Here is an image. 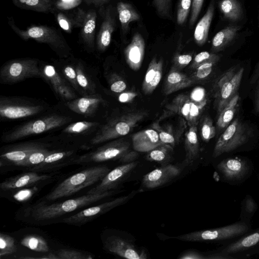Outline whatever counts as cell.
<instances>
[{
	"label": "cell",
	"mask_w": 259,
	"mask_h": 259,
	"mask_svg": "<svg viewBox=\"0 0 259 259\" xmlns=\"http://www.w3.org/2000/svg\"><path fill=\"white\" fill-rule=\"evenodd\" d=\"M75 70L78 85L85 91L93 92L94 91V88H93L92 83L84 73L81 64L78 63L76 65Z\"/></svg>",
	"instance_id": "cell-49"
},
{
	"label": "cell",
	"mask_w": 259,
	"mask_h": 259,
	"mask_svg": "<svg viewBox=\"0 0 259 259\" xmlns=\"http://www.w3.org/2000/svg\"><path fill=\"white\" fill-rule=\"evenodd\" d=\"M207 103L206 99L197 102L190 96L180 94L166 106L167 112L181 116L190 127L197 125L200 115Z\"/></svg>",
	"instance_id": "cell-11"
},
{
	"label": "cell",
	"mask_w": 259,
	"mask_h": 259,
	"mask_svg": "<svg viewBox=\"0 0 259 259\" xmlns=\"http://www.w3.org/2000/svg\"><path fill=\"white\" fill-rule=\"evenodd\" d=\"M192 60L191 54H177L174 58L172 68L180 70L187 66Z\"/></svg>",
	"instance_id": "cell-52"
},
{
	"label": "cell",
	"mask_w": 259,
	"mask_h": 259,
	"mask_svg": "<svg viewBox=\"0 0 259 259\" xmlns=\"http://www.w3.org/2000/svg\"><path fill=\"white\" fill-rule=\"evenodd\" d=\"M244 68L234 66L225 72L213 87L214 106L218 114L237 94Z\"/></svg>",
	"instance_id": "cell-6"
},
{
	"label": "cell",
	"mask_w": 259,
	"mask_h": 259,
	"mask_svg": "<svg viewBox=\"0 0 259 259\" xmlns=\"http://www.w3.org/2000/svg\"><path fill=\"white\" fill-rule=\"evenodd\" d=\"M146 115L144 111H134L110 120L98 131L90 144L97 145L127 135Z\"/></svg>",
	"instance_id": "cell-5"
},
{
	"label": "cell",
	"mask_w": 259,
	"mask_h": 259,
	"mask_svg": "<svg viewBox=\"0 0 259 259\" xmlns=\"http://www.w3.org/2000/svg\"><path fill=\"white\" fill-rule=\"evenodd\" d=\"M58 259H92L93 256L80 251L61 249L57 253Z\"/></svg>",
	"instance_id": "cell-47"
},
{
	"label": "cell",
	"mask_w": 259,
	"mask_h": 259,
	"mask_svg": "<svg viewBox=\"0 0 259 259\" xmlns=\"http://www.w3.org/2000/svg\"><path fill=\"white\" fill-rule=\"evenodd\" d=\"M256 104L258 110L259 111V83L257 85V88L256 91Z\"/></svg>",
	"instance_id": "cell-62"
},
{
	"label": "cell",
	"mask_w": 259,
	"mask_h": 259,
	"mask_svg": "<svg viewBox=\"0 0 259 259\" xmlns=\"http://www.w3.org/2000/svg\"><path fill=\"white\" fill-rule=\"evenodd\" d=\"M172 147L166 144H161L147 152L146 159L162 165L169 164L172 159Z\"/></svg>",
	"instance_id": "cell-34"
},
{
	"label": "cell",
	"mask_w": 259,
	"mask_h": 259,
	"mask_svg": "<svg viewBox=\"0 0 259 259\" xmlns=\"http://www.w3.org/2000/svg\"><path fill=\"white\" fill-rule=\"evenodd\" d=\"M42 147L35 143H28L13 147L1 155V163L4 162L18 166L33 151Z\"/></svg>",
	"instance_id": "cell-23"
},
{
	"label": "cell",
	"mask_w": 259,
	"mask_h": 259,
	"mask_svg": "<svg viewBox=\"0 0 259 259\" xmlns=\"http://www.w3.org/2000/svg\"><path fill=\"white\" fill-rule=\"evenodd\" d=\"M204 0H193L191 7V14L190 25L193 26L200 12Z\"/></svg>",
	"instance_id": "cell-54"
},
{
	"label": "cell",
	"mask_w": 259,
	"mask_h": 259,
	"mask_svg": "<svg viewBox=\"0 0 259 259\" xmlns=\"http://www.w3.org/2000/svg\"><path fill=\"white\" fill-rule=\"evenodd\" d=\"M239 100V96L237 93L219 113L217 121L218 129H224L230 124L236 112Z\"/></svg>",
	"instance_id": "cell-32"
},
{
	"label": "cell",
	"mask_w": 259,
	"mask_h": 259,
	"mask_svg": "<svg viewBox=\"0 0 259 259\" xmlns=\"http://www.w3.org/2000/svg\"><path fill=\"white\" fill-rule=\"evenodd\" d=\"M57 21L60 27L67 33H70L77 28L75 14L66 11H55Z\"/></svg>",
	"instance_id": "cell-37"
},
{
	"label": "cell",
	"mask_w": 259,
	"mask_h": 259,
	"mask_svg": "<svg viewBox=\"0 0 259 259\" xmlns=\"http://www.w3.org/2000/svg\"><path fill=\"white\" fill-rule=\"evenodd\" d=\"M8 24L13 31L24 40L32 39L46 44L60 56H66L70 52V48L62 33L55 27L32 25L22 30L16 25L12 17L8 18Z\"/></svg>",
	"instance_id": "cell-3"
},
{
	"label": "cell",
	"mask_w": 259,
	"mask_h": 259,
	"mask_svg": "<svg viewBox=\"0 0 259 259\" xmlns=\"http://www.w3.org/2000/svg\"><path fill=\"white\" fill-rule=\"evenodd\" d=\"M219 60L220 56L214 53L206 51L201 52L195 56L191 67L196 69L203 64L210 62L216 64Z\"/></svg>",
	"instance_id": "cell-44"
},
{
	"label": "cell",
	"mask_w": 259,
	"mask_h": 259,
	"mask_svg": "<svg viewBox=\"0 0 259 259\" xmlns=\"http://www.w3.org/2000/svg\"><path fill=\"white\" fill-rule=\"evenodd\" d=\"M193 0H179L177 13V22L179 25L184 24L188 17Z\"/></svg>",
	"instance_id": "cell-46"
},
{
	"label": "cell",
	"mask_w": 259,
	"mask_h": 259,
	"mask_svg": "<svg viewBox=\"0 0 259 259\" xmlns=\"http://www.w3.org/2000/svg\"><path fill=\"white\" fill-rule=\"evenodd\" d=\"M42 73L43 76L52 84L55 92L59 86L66 84L52 65H46L44 68Z\"/></svg>",
	"instance_id": "cell-40"
},
{
	"label": "cell",
	"mask_w": 259,
	"mask_h": 259,
	"mask_svg": "<svg viewBox=\"0 0 259 259\" xmlns=\"http://www.w3.org/2000/svg\"><path fill=\"white\" fill-rule=\"evenodd\" d=\"M219 7L224 17L230 21H238L242 16V9L237 0H221Z\"/></svg>",
	"instance_id": "cell-35"
},
{
	"label": "cell",
	"mask_w": 259,
	"mask_h": 259,
	"mask_svg": "<svg viewBox=\"0 0 259 259\" xmlns=\"http://www.w3.org/2000/svg\"><path fill=\"white\" fill-rule=\"evenodd\" d=\"M73 153L72 151H59V152H52L49 154L45 159L44 161L41 163L34 166L33 169L34 170H42L45 168H49L71 155Z\"/></svg>",
	"instance_id": "cell-38"
},
{
	"label": "cell",
	"mask_w": 259,
	"mask_h": 259,
	"mask_svg": "<svg viewBox=\"0 0 259 259\" xmlns=\"http://www.w3.org/2000/svg\"><path fill=\"white\" fill-rule=\"evenodd\" d=\"M200 90L199 89H195L191 94L190 97L194 101L199 102L204 100L205 98L201 97L199 95L200 93Z\"/></svg>",
	"instance_id": "cell-61"
},
{
	"label": "cell",
	"mask_w": 259,
	"mask_h": 259,
	"mask_svg": "<svg viewBox=\"0 0 259 259\" xmlns=\"http://www.w3.org/2000/svg\"><path fill=\"white\" fill-rule=\"evenodd\" d=\"M138 152L132 151L129 142L118 139L105 144L95 150L84 154L76 160L77 163L100 162L108 160H118L123 163L134 161Z\"/></svg>",
	"instance_id": "cell-4"
},
{
	"label": "cell",
	"mask_w": 259,
	"mask_h": 259,
	"mask_svg": "<svg viewBox=\"0 0 259 259\" xmlns=\"http://www.w3.org/2000/svg\"><path fill=\"white\" fill-rule=\"evenodd\" d=\"M132 141L134 150L138 152H148L163 144L159 139L157 132L153 128L135 133L132 136Z\"/></svg>",
	"instance_id": "cell-20"
},
{
	"label": "cell",
	"mask_w": 259,
	"mask_h": 259,
	"mask_svg": "<svg viewBox=\"0 0 259 259\" xmlns=\"http://www.w3.org/2000/svg\"><path fill=\"white\" fill-rule=\"evenodd\" d=\"M110 0H83V2L88 6L101 7Z\"/></svg>",
	"instance_id": "cell-60"
},
{
	"label": "cell",
	"mask_w": 259,
	"mask_h": 259,
	"mask_svg": "<svg viewBox=\"0 0 259 259\" xmlns=\"http://www.w3.org/2000/svg\"><path fill=\"white\" fill-rule=\"evenodd\" d=\"M136 96L137 94L135 92H125L120 95V96L118 97V100L120 102H128L133 100Z\"/></svg>",
	"instance_id": "cell-59"
},
{
	"label": "cell",
	"mask_w": 259,
	"mask_h": 259,
	"mask_svg": "<svg viewBox=\"0 0 259 259\" xmlns=\"http://www.w3.org/2000/svg\"><path fill=\"white\" fill-rule=\"evenodd\" d=\"M117 11L121 29L124 33L127 32L131 22L138 21L140 18L139 14L128 3L118 2L117 4Z\"/></svg>",
	"instance_id": "cell-31"
},
{
	"label": "cell",
	"mask_w": 259,
	"mask_h": 259,
	"mask_svg": "<svg viewBox=\"0 0 259 259\" xmlns=\"http://www.w3.org/2000/svg\"><path fill=\"white\" fill-rule=\"evenodd\" d=\"M215 64L211 62L206 63L196 68L192 78L194 81L202 80L207 78L211 73Z\"/></svg>",
	"instance_id": "cell-48"
},
{
	"label": "cell",
	"mask_w": 259,
	"mask_h": 259,
	"mask_svg": "<svg viewBox=\"0 0 259 259\" xmlns=\"http://www.w3.org/2000/svg\"><path fill=\"white\" fill-rule=\"evenodd\" d=\"M21 244L35 251L46 252L49 250V247L45 239L36 235H29L25 236L22 239Z\"/></svg>",
	"instance_id": "cell-36"
},
{
	"label": "cell",
	"mask_w": 259,
	"mask_h": 259,
	"mask_svg": "<svg viewBox=\"0 0 259 259\" xmlns=\"http://www.w3.org/2000/svg\"><path fill=\"white\" fill-rule=\"evenodd\" d=\"M103 99L99 95L85 96L71 100L66 105L71 111L85 116L93 114L97 110Z\"/></svg>",
	"instance_id": "cell-24"
},
{
	"label": "cell",
	"mask_w": 259,
	"mask_h": 259,
	"mask_svg": "<svg viewBox=\"0 0 259 259\" xmlns=\"http://www.w3.org/2000/svg\"><path fill=\"white\" fill-rule=\"evenodd\" d=\"M240 29V26H230L218 32L212 39L211 50L218 52L224 50L235 38Z\"/></svg>",
	"instance_id": "cell-29"
},
{
	"label": "cell",
	"mask_w": 259,
	"mask_h": 259,
	"mask_svg": "<svg viewBox=\"0 0 259 259\" xmlns=\"http://www.w3.org/2000/svg\"><path fill=\"white\" fill-rule=\"evenodd\" d=\"M180 259H204L208 258L207 256L194 250H188L183 252L179 257Z\"/></svg>",
	"instance_id": "cell-58"
},
{
	"label": "cell",
	"mask_w": 259,
	"mask_h": 259,
	"mask_svg": "<svg viewBox=\"0 0 259 259\" xmlns=\"http://www.w3.org/2000/svg\"><path fill=\"white\" fill-rule=\"evenodd\" d=\"M74 14L77 28L80 29V37L82 43L89 50H93L97 18L96 11L93 9L85 10L78 8Z\"/></svg>",
	"instance_id": "cell-14"
},
{
	"label": "cell",
	"mask_w": 259,
	"mask_h": 259,
	"mask_svg": "<svg viewBox=\"0 0 259 259\" xmlns=\"http://www.w3.org/2000/svg\"><path fill=\"white\" fill-rule=\"evenodd\" d=\"M113 193V191H110L95 194L87 193L60 203L49 205L39 204L32 208L31 216L36 221L54 219L103 199Z\"/></svg>",
	"instance_id": "cell-1"
},
{
	"label": "cell",
	"mask_w": 259,
	"mask_h": 259,
	"mask_svg": "<svg viewBox=\"0 0 259 259\" xmlns=\"http://www.w3.org/2000/svg\"><path fill=\"white\" fill-rule=\"evenodd\" d=\"M98 123L90 121H78L67 126L63 132L68 134H82L98 125Z\"/></svg>",
	"instance_id": "cell-43"
},
{
	"label": "cell",
	"mask_w": 259,
	"mask_h": 259,
	"mask_svg": "<svg viewBox=\"0 0 259 259\" xmlns=\"http://www.w3.org/2000/svg\"><path fill=\"white\" fill-rule=\"evenodd\" d=\"M83 1V0H57L54 4V11L70 10L77 8Z\"/></svg>",
	"instance_id": "cell-50"
},
{
	"label": "cell",
	"mask_w": 259,
	"mask_h": 259,
	"mask_svg": "<svg viewBox=\"0 0 259 259\" xmlns=\"http://www.w3.org/2000/svg\"><path fill=\"white\" fill-rule=\"evenodd\" d=\"M56 92L62 99L66 100L71 101L74 99L75 97L73 91L66 84H64L59 86L57 88Z\"/></svg>",
	"instance_id": "cell-55"
},
{
	"label": "cell",
	"mask_w": 259,
	"mask_h": 259,
	"mask_svg": "<svg viewBox=\"0 0 259 259\" xmlns=\"http://www.w3.org/2000/svg\"><path fill=\"white\" fill-rule=\"evenodd\" d=\"M16 246L14 239L4 233L0 234V257L10 255L16 252Z\"/></svg>",
	"instance_id": "cell-41"
},
{
	"label": "cell",
	"mask_w": 259,
	"mask_h": 259,
	"mask_svg": "<svg viewBox=\"0 0 259 259\" xmlns=\"http://www.w3.org/2000/svg\"><path fill=\"white\" fill-rule=\"evenodd\" d=\"M145 46L143 37L140 33H136L124 50L126 63L135 71L138 70L141 66L144 57Z\"/></svg>",
	"instance_id": "cell-19"
},
{
	"label": "cell",
	"mask_w": 259,
	"mask_h": 259,
	"mask_svg": "<svg viewBox=\"0 0 259 259\" xmlns=\"http://www.w3.org/2000/svg\"><path fill=\"white\" fill-rule=\"evenodd\" d=\"M63 73L66 78L71 82L74 89L77 90L79 86L77 81L76 70L71 66H66L63 69Z\"/></svg>",
	"instance_id": "cell-56"
},
{
	"label": "cell",
	"mask_w": 259,
	"mask_h": 259,
	"mask_svg": "<svg viewBox=\"0 0 259 259\" xmlns=\"http://www.w3.org/2000/svg\"><path fill=\"white\" fill-rule=\"evenodd\" d=\"M248 230V226L245 223L239 222L218 228L195 231L175 238L189 242L220 241L242 235Z\"/></svg>",
	"instance_id": "cell-10"
},
{
	"label": "cell",
	"mask_w": 259,
	"mask_h": 259,
	"mask_svg": "<svg viewBox=\"0 0 259 259\" xmlns=\"http://www.w3.org/2000/svg\"><path fill=\"white\" fill-rule=\"evenodd\" d=\"M46 1H49L52 3H53V4L55 3V2L57 1V0H46Z\"/></svg>",
	"instance_id": "cell-63"
},
{
	"label": "cell",
	"mask_w": 259,
	"mask_h": 259,
	"mask_svg": "<svg viewBox=\"0 0 259 259\" xmlns=\"http://www.w3.org/2000/svg\"><path fill=\"white\" fill-rule=\"evenodd\" d=\"M50 177L46 175H39L34 172H29L18 175L8 179L0 184L3 190H12L33 185L46 181Z\"/></svg>",
	"instance_id": "cell-21"
},
{
	"label": "cell",
	"mask_w": 259,
	"mask_h": 259,
	"mask_svg": "<svg viewBox=\"0 0 259 259\" xmlns=\"http://www.w3.org/2000/svg\"><path fill=\"white\" fill-rule=\"evenodd\" d=\"M197 125L189 127L185 134V149L186 152L185 161L191 163L197 158L199 153V143L197 136Z\"/></svg>",
	"instance_id": "cell-28"
},
{
	"label": "cell",
	"mask_w": 259,
	"mask_h": 259,
	"mask_svg": "<svg viewBox=\"0 0 259 259\" xmlns=\"http://www.w3.org/2000/svg\"><path fill=\"white\" fill-rule=\"evenodd\" d=\"M181 169L177 165L167 164L162 165L146 174L142 179L143 187L154 189L171 181L180 175Z\"/></svg>",
	"instance_id": "cell-17"
},
{
	"label": "cell",
	"mask_w": 259,
	"mask_h": 259,
	"mask_svg": "<svg viewBox=\"0 0 259 259\" xmlns=\"http://www.w3.org/2000/svg\"><path fill=\"white\" fill-rule=\"evenodd\" d=\"M215 127L213 125L211 119L208 116H204L200 124V134L202 140L209 141L215 135Z\"/></svg>",
	"instance_id": "cell-42"
},
{
	"label": "cell",
	"mask_w": 259,
	"mask_h": 259,
	"mask_svg": "<svg viewBox=\"0 0 259 259\" xmlns=\"http://www.w3.org/2000/svg\"><path fill=\"white\" fill-rule=\"evenodd\" d=\"M194 82L191 77L182 73L179 70L172 68L166 76L163 92L165 95H168L189 87Z\"/></svg>",
	"instance_id": "cell-25"
},
{
	"label": "cell",
	"mask_w": 259,
	"mask_h": 259,
	"mask_svg": "<svg viewBox=\"0 0 259 259\" xmlns=\"http://www.w3.org/2000/svg\"><path fill=\"white\" fill-rule=\"evenodd\" d=\"M172 0H153V4L159 16L164 18L170 16Z\"/></svg>",
	"instance_id": "cell-51"
},
{
	"label": "cell",
	"mask_w": 259,
	"mask_h": 259,
	"mask_svg": "<svg viewBox=\"0 0 259 259\" xmlns=\"http://www.w3.org/2000/svg\"><path fill=\"white\" fill-rule=\"evenodd\" d=\"M44 107L30 102L9 97L0 99L1 118L17 119L33 116L42 112Z\"/></svg>",
	"instance_id": "cell-12"
},
{
	"label": "cell",
	"mask_w": 259,
	"mask_h": 259,
	"mask_svg": "<svg viewBox=\"0 0 259 259\" xmlns=\"http://www.w3.org/2000/svg\"><path fill=\"white\" fill-rule=\"evenodd\" d=\"M70 119L58 114H51L24 123L9 131L4 136L5 141H14L31 135L41 134L59 127Z\"/></svg>",
	"instance_id": "cell-7"
},
{
	"label": "cell",
	"mask_w": 259,
	"mask_h": 259,
	"mask_svg": "<svg viewBox=\"0 0 259 259\" xmlns=\"http://www.w3.org/2000/svg\"><path fill=\"white\" fill-rule=\"evenodd\" d=\"M106 249L111 253L128 259H147V254L126 239L119 236L109 237L105 243Z\"/></svg>",
	"instance_id": "cell-16"
},
{
	"label": "cell",
	"mask_w": 259,
	"mask_h": 259,
	"mask_svg": "<svg viewBox=\"0 0 259 259\" xmlns=\"http://www.w3.org/2000/svg\"><path fill=\"white\" fill-rule=\"evenodd\" d=\"M110 90L114 93H119L124 91L126 88L125 82L121 79L116 78L110 84Z\"/></svg>",
	"instance_id": "cell-57"
},
{
	"label": "cell",
	"mask_w": 259,
	"mask_h": 259,
	"mask_svg": "<svg viewBox=\"0 0 259 259\" xmlns=\"http://www.w3.org/2000/svg\"><path fill=\"white\" fill-rule=\"evenodd\" d=\"M43 76L35 59H24L10 61L1 68V80L4 83H14L33 77Z\"/></svg>",
	"instance_id": "cell-9"
},
{
	"label": "cell",
	"mask_w": 259,
	"mask_h": 259,
	"mask_svg": "<svg viewBox=\"0 0 259 259\" xmlns=\"http://www.w3.org/2000/svg\"><path fill=\"white\" fill-rule=\"evenodd\" d=\"M53 151L44 148L43 147L40 148L31 153L27 158L18 166H35L42 162L46 157Z\"/></svg>",
	"instance_id": "cell-39"
},
{
	"label": "cell",
	"mask_w": 259,
	"mask_h": 259,
	"mask_svg": "<svg viewBox=\"0 0 259 259\" xmlns=\"http://www.w3.org/2000/svg\"><path fill=\"white\" fill-rule=\"evenodd\" d=\"M137 192V191H133L127 195L120 196L112 200L87 208L75 214L65 218L63 222L66 224L75 225L85 224L113 208L126 203L132 198Z\"/></svg>",
	"instance_id": "cell-13"
},
{
	"label": "cell",
	"mask_w": 259,
	"mask_h": 259,
	"mask_svg": "<svg viewBox=\"0 0 259 259\" xmlns=\"http://www.w3.org/2000/svg\"><path fill=\"white\" fill-rule=\"evenodd\" d=\"M250 135L248 127L239 119L234 120L226 127L215 145L213 157L231 152L245 143Z\"/></svg>",
	"instance_id": "cell-8"
},
{
	"label": "cell",
	"mask_w": 259,
	"mask_h": 259,
	"mask_svg": "<svg viewBox=\"0 0 259 259\" xmlns=\"http://www.w3.org/2000/svg\"><path fill=\"white\" fill-rule=\"evenodd\" d=\"M163 69L162 59L154 57L150 61L142 84V90L146 94L152 93L160 82Z\"/></svg>",
	"instance_id": "cell-22"
},
{
	"label": "cell",
	"mask_w": 259,
	"mask_h": 259,
	"mask_svg": "<svg viewBox=\"0 0 259 259\" xmlns=\"http://www.w3.org/2000/svg\"><path fill=\"white\" fill-rule=\"evenodd\" d=\"M218 170L228 180H238L245 174L247 166L244 161L238 158L223 160L217 166Z\"/></svg>",
	"instance_id": "cell-26"
},
{
	"label": "cell",
	"mask_w": 259,
	"mask_h": 259,
	"mask_svg": "<svg viewBox=\"0 0 259 259\" xmlns=\"http://www.w3.org/2000/svg\"><path fill=\"white\" fill-rule=\"evenodd\" d=\"M153 128L157 132L162 144L169 145L172 147L175 146L178 139L175 137L171 129H164L157 123L153 124Z\"/></svg>",
	"instance_id": "cell-45"
},
{
	"label": "cell",
	"mask_w": 259,
	"mask_h": 259,
	"mask_svg": "<svg viewBox=\"0 0 259 259\" xmlns=\"http://www.w3.org/2000/svg\"><path fill=\"white\" fill-rule=\"evenodd\" d=\"M110 171L106 165L91 167L77 172L59 184L46 196L54 200L72 195L81 189L101 181Z\"/></svg>",
	"instance_id": "cell-2"
},
{
	"label": "cell",
	"mask_w": 259,
	"mask_h": 259,
	"mask_svg": "<svg viewBox=\"0 0 259 259\" xmlns=\"http://www.w3.org/2000/svg\"><path fill=\"white\" fill-rule=\"evenodd\" d=\"M37 190L36 187L21 189L13 195V198L17 201L24 202L29 199Z\"/></svg>",
	"instance_id": "cell-53"
},
{
	"label": "cell",
	"mask_w": 259,
	"mask_h": 259,
	"mask_svg": "<svg viewBox=\"0 0 259 259\" xmlns=\"http://www.w3.org/2000/svg\"><path fill=\"white\" fill-rule=\"evenodd\" d=\"M99 13L102 17V21L96 38L98 50L103 52L109 47L112 35L115 28V20L111 6L106 8L100 7Z\"/></svg>",
	"instance_id": "cell-18"
},
{
	"label": "cell",
	"mask_w": 259,
	"mask_h": 259,
	"mask_svg": "<svg viewBox=\"0 0 259 259\" xmlns=\"http://www.w3.org/2000/svg\"><path fill=\"white\" fill-rule=\"evenodd\" d=\"M138 164V161L123 163L112 170H110L96 186L87 192L88 194H95L112 191L123 182Z\"/></svg>",
	"instance_id": "cell-15"
},
{
	"label": "cell",
	"mask_w": 259,
	"mask_h": 259,
	"mask_svg": "<svg viewBox=\"0 0 259 259\" xmlns=\"http://www.w3.org/2000/svg\"><path fill=\"white\" fill-rule=\"evenodd\" d=\"M214 6L212 1L204 16L197 23L194 33L196 43L199 46L203 45L206 41L210 24L213 16Z\"/></svg>",
	"instance_id": "cell-27"
},
{
	"label": "cell",
	"mask_w": 259,
	"mask_h": 259,
	"mask_svg": "<svg viewBox=\"0 0 259 259\" xmlns=\"http://www.w3.org/2000/svg\"><path fill=\"white\" fill-rule=\"evenodd\" d=\"M14 5L22 9L39 13L53 12L54 4L46 0H12Z\"/></svg>",
	"instance_id": "cell-33"
},
{
	"label": "cell",
	"mask_w": 259,
	"mask_h": 259,
	"mask_svg": "<svg viewBox=\"0 0 259 259\" xmlns=\"http://www.w3.org/2000/svg\"><path fill=\"white\" fill-rule=\"evenodd\" d=\"M258 22H259V15H258Z\"/></svg>",
	"instance_id": "cell-64"
},
{
	"label": "cell",
	"mask_w": 259,
	"mask_h": 259,
	"mask_svg": "<svg viewBox=\"0 0 259 259\" xmlns=\"http://www.w3.org/2000/svg\"><path fill=\"white\" fill-rule=\"evenodd\" d=\"M258 243L259 230L228 245L221 251L220 254L229 255L236 253L249 249Z\"/></svg>",
	"instance_id": "cell-30"
}]
</instances>
